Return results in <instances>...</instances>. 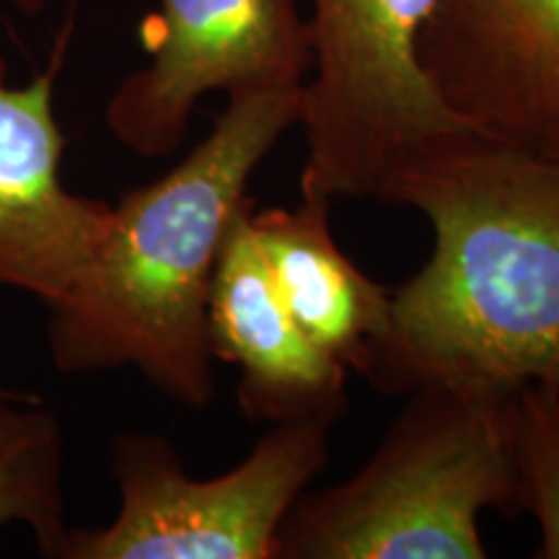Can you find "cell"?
<instances>
[{"label":"cell","instance_id":"8fae6325","mask_svg":"<svg viewBox=\"0 0 559 559\" xmlns=\"http://www.w3.org/2000/svg\"><path fill=\"white\" fill-rule=\"evenodd\" d=\"M21 526L52 559L68 534L66 430L39 396L0 386V528Z\"/></svg>","mask_w":559,"mask_h":559},{"label":"cell","instance_id":"4fadbf2b","mask_svg":"<svg viewBox=\"0 0 559 559\" xmlns=\"http://www.w3.org/2000/svg\"><path fill=\"white\" fill-rule=\"evenodd\" d=\"M3 3L16 13H21V16L37 19L41 13H47V9H50L55 0H3Z\"/></svg>","mask_w":559,"mask_h":559},{"label":"cell","instance_id":"ba28073f","mask_svg":"<svg viewBox=\"0 0 559 559\" xmlns=\"http://www.w3.org/2000/svg\"><path fill=\"white\" fill-rule=\"evenodd\" d=\"M58 70L52 60L16 86L0 52V288L29 293L45 309L68 296L111 218L109 202L62 181Z\"/></svg>","mask_w":559,"mask_h":559},{"label":"cell","instance_id":"6da1fadb","mask_svg":"<svg viewBox=\"0 0 559 559\" xmlns=\"http://www.w3.org/2000/svg\"><path fill=\"white\" fill-rule=\"evenodd\" d=\"M415 207L432 254L391 290L366 379L423 386L559 389V164L456 128L412 148L376 198Z\"/></svg>","mask_w":559,"mask_h":559},{"label":"cell","instance_id":"52a82bcc","mask_svg":"<svg viewBox=\"0 0 559 559\" xmlns=\"http://www.w3.org/2000/svg\"><path fill=\"white\" fill-rule=\"evenodd\" d=\"M419 62L466 128L559 164V0H440Z\"/></svg>","mask_w":559,"mask_h":559},{"label":"cell","instance_id":"8992f818","mask_svg":"<svg viewBox=\"0 0 559 559\" xmlns=\"http://www.w3.org/2000/svg\"><path fill=\"white\" fill-rule=\"evenodd\" d=\"M148 50L104 109L117 143L140 158L174 156L205 96L300 91L311 68L298 0H158Z\"/></svg>","mask_w":559,"mask_h":559},{"label":"cell","instance_id":"7c38bea8","mask_svg":"<svg viewBox=\"0 0 559 559\" xmlns=\"http://www.w3.org/2000/svg\"><path fill=\"white\" fill-rule=\"evenodd\" d=\"M510 440L521 510L536 519V557L559 559V389L526 383L510 391Z\"/></svg>","mask_w":559,"mask_h":559},{"label":"cell","instance_id":"277c9868","mask_svg":"<svg viewBox=\"0 0 559 559\" xmlns=\"http://www.w3.org/2000/svg\"><path fill=\"white\" fill-rule=\"evenodd\" d=\"M438 3L311 0L300 194L373 200L412 148L464 128L419 62V37Z\"/></svg>","mask_w":559,"mask_h":559},{"label":"cell","instance_id":"30bf717a","mask_svg":"<svg viewBox=\"0 0 559 559\" xmlns=\"http://www.w3.org/2000/svg\"><path fill=\"white\" fill-rule=\"evenodd\" d=\"M330 207V200L300 194L298 207H251V228L300 330L347 370L366 376L370 347L389 324L391 290L340 249Z\"/></svg>","mask_w":559,"mask_h":559},{"label":"cell","instance_id":"9c48e42d","mask_svg":"<svg viewBox=\"0 0 559 559\" xmlns=\"http://www.w3.org/2000/svg\"><path fill=\"white\" fill-rule=\"evenodd\" d=\"M247 202L223 243L207 300L215 360L239 366L241 415L251 423L332 425L347 409V368L293 319L251 228Z\"/></svg>","mask_w":559,"mask_h":559},{"label":"cell","instance_id":"3957f363","mask_svg":"<svg viewBox=\"0 0 559 559\" xmlns=\"http://www.w3.org/2000/svg\"><path fill=\"white\" fill-rule=\"evenodd\" d=\"M489 508L521 510L510 391L423 386L353 477L300 495L275 559H485Z\"/></svg>","mask_w":559,"mask_h":559},{"label":"cell","instance_id":"7a4b0ae2","mask_svg":"<svg viewBox=\"0 0 559 559\" xmlns=\"http://www.w3.org/2000/svg\"><path fill=\"white\" fill-rule=\"evenodd\" d=\"M300 91L228 96L213 130L151 185L111 205L68 296L50 306L52 366L79 376L135 368L187 409L215 400L207 300L254 171L300 122Z\"/></svg>","mask_w":559,"mask_h":559},{"label":"cell","instance_id":"5b68a950","mask_svg":"<svg viewBox=\"0 0 559 559\" xmlns=\"http://www.w3.org/2000/svg\"><path fill=\"white\" fill-rule=\"evenodd\" d=\"M330 459V425H272L249 456L210 479L185 472L171 440H111L120 508L104 526L75 528L52 559H275L285 515Z\"/></svg>","mask_w":559,"mask_h":559}]
</instances>
